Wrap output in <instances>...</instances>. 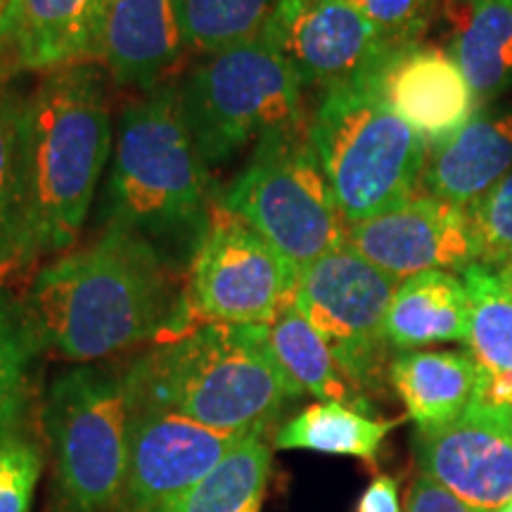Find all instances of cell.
<instances>
[{
	"label": "cell",
	"instance_id": "27",
	"mask_svg": "<svg viewBox=\"0 0 512 512\" xmlns=\"http://www.w3.org/2000/svg\"><path fill=\"white\" fill-rule=\"evenodd\" d=\"M278 0H174L185 48L214 55L252 41Z\"/></svg>",
	"mask_w": 512,
	"mask_h": 512
},
{
	"label": "cell",
	"instance_id": "28",
	"mask_svg": "<svg viewBox=\"0 0 512 512\" xmlns=\"http://www.w3.org/2000/svg\"><path fill=\"white\" fill-rule=\"evenodd\" d=\"M38 342L27 309L0 294V439L17 434L29 403L31 366Z\"/></svg>",
	"mask_w": 512,
	"mask_h": 512
},
{
	"label": "cell",
	"instance_id": "32",
	"mask_svg": "<svg viewBox=\"0 0 512 512\" xmlns=\"http://www.w3.org/2000/svg\"><path fill=\"white\" fill-rule=\"evenodd\" d=\"M406 512H489L460 501L427 475H418L406 498Z\"/></svg>",
	"mask_w": 512,
	"mask_h": 512
},
{
	"label": "cell",
	"instance_id": "20",
	"mask_svg": "<svg viewBox=\"0 0 512 512\" xmlns=\"http://www.w3.org/2000/svg\"><path fill=\"white\" fill-rule=\"evenodd\" d=\"M470 299L451 271H425L401 280L387 311L384 335L392 349L415 351L427 344L467 342Z\"/></svg>",
	"mask_w": 512,
	"mask_h": 512
},
{
	"label": "cell",
	"instance_id": "7",
	"mask_svg": "<svg viewBox=\"0 0 512 512\" xmlns=\"http://www.w3.org/2000/svg\"><path fill=\"white\" fill-rule=\"evenodd\" d=\"M57 512L119 510L128 470L131 389L126 370L81 363L57 375L46 399Z\"/></svg>",
	"mask_w": 512,
	"mask_h": 512
},
{
	"label": "cell",
	"instance_id": "17",
	"mask_svg": "<svg viewBox=\"0 0 512 512\" xmlns=\"http://www.w3.org/2000/svg\"><path fill=\"white\" fill-rule=\"evenodd\" d=\"M512 171V110L479 107L475 117L427 155L420 192L470 209Z\"/></svg>",
	"mask_w": 512,
	"mask_h": 512
},
{
	"label": "cell",
	"instance_id": "14",
	"mask_svg": "<svg viewBox=\"0 0 512 512\" xmlns=\"http://www.w3.org/2000/svg\"><path fill=\"white\" fill-rule=\"evenodd\" d=\"M347 245L396 280L425 271L463 273L479 261L467 209L425 192L387 214L349 226Z\"/></svg>",
	"mask_w": 512,
	"mask_h": 512
},
{
	"label": "cell",
	"instance_id": "5",
	"mask_svg": "<svg viewBox=\"0 0 512 512\" xmlns=\"http://www.w3.org/2000/svg\"><path fill=\"white\" fill-rule=\"evenodd\" d=\"M309 140L347 226L387 214L420 192L430 147L389 107L375 74L320 95Z\"/></svg>",
	"mask_w": 512,
	"mask_h": 512
},
{
	"label": "cell",
	"instance_id": "36",
	"mask_svg": "<svg viewBox=\"0 0 512 512\" xmlns=\"http://www.w3.org/2000/svg\"><path fill=\"white\" fill-rule=\"evenodd\" d=\"M3 10H5V0H0V15H3Z\"/></svg>",
	"mask_w": 512,
	"mask_h": 512
},
{
	"label": "cell",
	"instance_id": "15",
	"mask_svg": "<svg viewBox=\"0 0 512 512\" xmlns=\"http://www.w3.org/2000/svg\"><path fill=\"white\" fill-rule=\"evenodd\" d=\"M110 8L112 0H5L0 50L29 72L98 64Z\"/></svg>",
	"mask_w": 512,
	"mask_h": 512
},
{
	"label": "cell",
	"instance_id": "2",
	"mask_svg": "<svg viewBox=\"0 0 512 512\" xmlns=\"http://www.w3.org/2000/svg\"><path fill=\"white\" fill-rule=\"evenodd\" d=\"M29 264L79 240L114 150L105 76L95 64L48 72L24 98Z\"/></svg>",
	"mask_w": 512,
	"mask_h": 512
},
{
	"label": "cell",
	"instance_id": "18",
	"mask_svg": "<svg viewBox=\"0 0 512 512\" xmlns=\"http://www.w3.org/2000/svg\"><path fill=\"white\" fill-rule=\"evenodd\" d=\"M183 50L174 0H112L102 64L117 86L150 91L166 81Z\"/></svg>",
	"mask_w": 512,
	"mask_h": 512
},
{
	"label": "cell",
	"instance_id": "33",
	"mask_svg": "<svg viewBox=\"0 0 512 512\" xmlns=\"http://www.w3.org/2000/svg\"><path fill=\"white\" fill-rule=\"evenodd\" d=\"M358 512H401L399 508V484L396 479L380 475L363 491Z\"/></svg>",
	"mask_w": 512,
	"mask_h": 512
},
{
	"label": "cell",
	"instance_id": "11",
	"mask_svg": "<svg viewBox=\"0 0 512 512\" xmlns=\"http://www.w3.org/2000/svg\"><path fill=\"white\" fill-rule=\"evenodd\" d=\"M259 36L323 93L370 79L396 50L349 0H278Z\"/></svg>",
	"mask_w": 512,
	"mask_h": 512
},
{
	"label": "cell",
	"instance_id": "37",
	"mask_svg": "<svg viewBox=\"0 0 512 512\" xmlns=\"http://www.w3.org/2000/svg\"><path fill=\"white\" fill-rule=\"evenodd\" d=\"M503 283H505V280H503ZM505 285H508V287H510V290H512V280H508V283H505Z\"/></svg>",
	"mask_w": 512,
	"mask_h": 512
},
{
	"label": "cell",
	"instance_id": "30",
	"mask_svg": "<svg viewBox=\"0 0 512 512\" xmlns=\"http://www.w3.org/2000/svg\"><path fill=\"white\" fill-rule=\"evenodd\" d=\"M43 475V451L22 434L0 439V512H31L38 479Z\"/></svg>",
	"mask_w": 512,
	"mask_h": 512
},
{
	"label": "cell",
	"instance_id": "13",
	"mask_svg": "<svg viewBox=\"0 0 512 512\" xmlns=\"http://www.w3.org/2000/svg\"><path fill=\"white\" fill-rule=\"evenodd\" d=\"M413 456L420 475L475 508L512 501V411L470 401L456 420L415 430Z\"/></svg>",
	"mask_w": 512,
	"mask_h": 512
},
{
	"label": "cell",
	"instance_id": "6",
	"mask_svg": "<svg viewBox=\"0 0 512 512\" xmlns=\"http://www.w3.org/2000/svg\"><path fill=\"white\" fill-rule=\"evenodd\" d=\"M178 86L185 119L209 171L261 138L309 128L306 88L261 36L204 55Z\"/></svg>",
	"mask_w": 512,
	"mask_h": 512
},
{
	"label": "cell",
	"instance_id": "4",
	"mask_svg": "<svg viewBox=\"0 0 512 512\" xmlns=\"http://www.w3.org/2000/svg\"><path fill=\"white\" fill-rule=\"evenodd\" d=\"M214 204L209 169L185 119L181 86L164 81L128 100L107 181V226L131 230L162 256L164 249H185L192 259Z\"/></svg>",
	"mask_w": 512,
	"mask_h": 512
},
{
	"label": "cell",
	"instance_id": "3",
	"mask_svg": "<svg viewBox=\"0 0 512 512\" xmlns=\"http://www.w3.org/2000/svg\"><path fill=\"white\" fill-rule=\"evenodd\" d=\"M126 382L131 401L233 434H266L299 399L275 363L268 325L185 328L136 358Z\"/></svg>",
	"mask_w": 512,
	"mask_h": 512
},
{
	"label": "cell",
	"instance_id": "24",
	"mask_svg": "<svg viewBox=\"0 0 512 512\" xmlns=\"http://www.w3.org/2000/svg\"><path fill=\"white\" fill-rule=\"evenodd\" d=\"M271 460L264 434H249L207 477L152 512H261Z\"/></svg>",
	"mask_w": 512,
	"mask_h": 512
},
{
	"label": "cell",
	"instance_id": "35",
	"mask_svg": "<svg viewBox=\"0 0 512 512\" xmlns=\"http://www.w3.org/2000/svg\"><path fill=\"white\" fill-rule=\"evenodd\" d=\"M496 512H512V501H508L505 505H501V508H498Z\"/></svg>",
	"mask_w": 512,
	"mask_h": 512
},
{
	"label": "cell",
	"instance_id": "26",
	"mask_svg": "<svg viewBox=\"0 0 512 512\" xmlns=\"http://www.w3.org/2000/svg\"><path fill=\"white\" fill-rule=\"evenodd\" d=\"M470 299L467 347L479 368L512 375V290L498 273L472 264L460 273Z\"/></svg>",
	"mask_w": 512,
	"mask_h": 512
},
{
	"label": "cell",
	"instance_id": "25",
	"mask_svg": "<svg viewBox=\"0 0 512 512\" xmlns=\"http://www.w3.org/2000/svg\"><path fill=\"white\" fill-rule=\"evenodd\" d=\"M24 98L0 93V275L29 266Z\"/></svg>",
	"mask_w": 512,
	"mask_h": 512
},
{
	"label": "cell",
	"instance_id": "16",
	"mask_svg": "<svg viewBox=\"0 0 512 512\" xmlns=\"http://www.w3.org/2000/svg\"><path fill=\"white\" fill-rule=\"evenodd\" d=\"M375 83L389 107L425 138L430 150L458 133L479 110L453 57L425 41L396 48L375 72Z\"/></svg>",
	"mask_w": 512,
	"mask_h": 512
},
{
	"label": "cell",
	"instance_id": "34",
	"mask_svg": "<svg viewBox=\"0 0 512 512\" xmlns=\"http://www.w3.org/2000/svg\"><path fill=\"white\" fill-rule=\"evenodd\" d=\"M10 72H15V64H12L8 60V55H5L3 50H0V86H3L5 79H8Z\"/></svg>",
	"mask_w": 512,
	"mask_h": 512
},
{
	"label": "cell",
	"instance_id": "8",
	"mask_svg": "<svg viewBox=\"0 0 512 512\" xmlns=\"http://www.w3.org/2000/svg\"><path fill=\"white\" fill-rule=\"evenodd\" d=\"M219 202L297 271L347 245L349 226L313 150L309 128L261 138Z\"/></svg>",
	"mask_w": 512,
	"mask_h": 512
},
{
	"label": "cell",
	"instance_id": "21",
	"mask_svg": "<svg viewBox=\"0 0 512 512\" xmlns=\"http://www.w3.org/2000/svg\"><path fill=\"white\" fill-rule=\"evenodd\" d=\"M387 375L415 430H432L456 420L470 406L477 363L465 351L415 349L394 356Z\"/></svg>",
	"mask_w": 512,
	"mask_h": 512
},
{
	"label": "cell",
	"instance_id": "12",
	"mask_svg": "<svg viewBox=\"0 0 512 512\" xmlns=\"http://www.w3.org/2000/svg\"><path fill=\"white\" fill-rule=\"evenodd\" d=\"M249 434L211 430L183 415L131 401L128 470L119 512H152L207 477Z\"/></svg>",
	"mask_w": 512,
	"mask_h": 512
},
{
	"label": "cell",
	"instance_id": "31",
	"mask_svg": "<svg viewBox=\"0 0 512 512\" xmlns=\"http://www.w3.org/2000/svg\"><path fill=\"white\" fill-rule=\"evenodd\" d=\"M396 48L420 43L444 8V0H349Z\"/></svg>",
	"mask_w": 512,
	"mask_h": 512
},
{
	"label": "cell",
	"instance_id": "29",
	"mask_svg": "<svg viewBox=\"0 0 512 512\" xmlns=\"http://www.w3.org/2000/svg\"><path fill=\"white\" fill-rule=\"evenodd\" d=\"M467 214L477 240L479 264L508 283L512 280V171L472 204Z\"/></svg>",
	"mask_w": 512,
	"mask_h": 512
},
{
	"label": "cell",
	"instance_id": "19",
	"mask_svg": "<svg viewBox=\"0 0 512 512\" xmlns=\"http://www.w3.org/2000/svg\"><path fill=\"white\" fill-rule=\"evenodd\" d=\"M446 53L486 107L512 88V0H444Z\"/></svg>",
	"mask_w": 512,
	"mask_h": 512
},
{
	"label": "cell",
	"instance_id": "9",
	"mask_svg": "<svg viewBox=\"0 0 512 512\" xmlns=\"http://www.w3.org/2000/svg\"><path fill=\"white\" fill-rule=\"evenodd\" d=\"M399 283L349 245L318 256L297 271L294 304L325 339L358 392L375 387L387 366L392 347L384 323Z\"/></svg>",
	"mask_w": 512,
	"mask_h": 512
},
{
	"label": "cell",
	"instance_id": "1",
	"mask_svg": "<svg viewBox=\"0 0 512 512\" xmlns=\"http://www.w3.org/2000/svg\"><path fill=\"white\" fill-rule=\"evenodd\" d=\"M166 264L152 242L114 226L60 254L29 290L27 316L41 347L74 363H98L183 332Z\"/></svg>",
	"mask_w": 512,
	"mask_h": 512
},
{
	"label": "cell",
	"instance_id": "22",
	"mask_svg": "<svg viewBox=\"0 0 512 512\" xmlns=\"http://www.w3.org/2000/svg\"><path fill=\"white\" fill-rule=\"evenodd\" d=\"M268 344L280 373L290 382L294 394H311L320 401H339L354 408H366V399L354 382L342 373L325 339L290 299L268 323Z\"/></svg>",
	"mask_w": 512,
	"mask_h": 512
},
{
	"label": "cell",
	"instance_id": "10",
	"mask_svg": "<svg viewBox=\"0 0 512 512\" xmlns=\"http://www.w3.org/2000/svg\"><path fill=\"white\" fill-rule=\"evenodd\" d=\"M294 287L297 268L216 202L190 259L188 309L202 323L268 325L294 297Z\"/></svg>",
	"mask_w": 512,
	"mask_h": 512
},
{
	"label": "cell",
	"instance_id": "23",
	"mask_svg": "<svg viewBox=\"0 0 512 512\" xmlns=\"http://www.w3.org/2000/svg\"><path fill=\"white\" fill-rule=\"evenodd\" d=\"M399 420L370 418L361 408L318 401L278 427L273 444L283 451H316L373 463Z\"/></svg>",
	"mask_w": 512,
	"mask_h": 512
}]
</instances>
